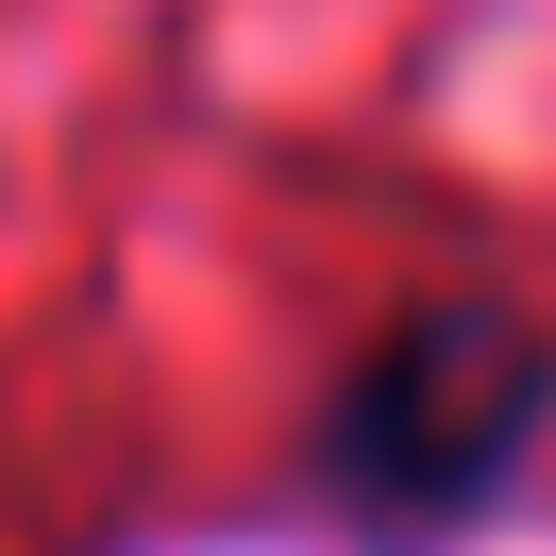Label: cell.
<instances>
[{
    "mask_svg": "<svg viewBox=\"0 0 556 556\" xmlns=\"http://www.w3.org/2000/svg\"><path fill=\"white\" fill-rule=\"evenodd\" d=\"M556 421V354L522 338L506 304H439L371 354V371L320 405V489L354 522H472L489 489L522 472V439Z\"/></svg>",
    "mask_w": 556,
    "mask_h": 556,
    "instance_id": "obj_1",
    "label": "cell"
}]
</instances>
